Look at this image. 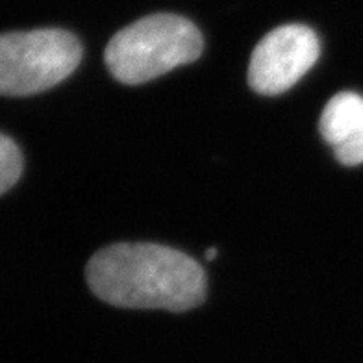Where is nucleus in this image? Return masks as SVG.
Wrapping results in <instances>:
<instances>
[{
	"mask_svg": "<svg viewBox=\"0 0 363 363\" xmlns=\"http://www.w3.org/2000/svg\"><path fill=\"white\" fill-rule=\"evenodd\" d=\"M80 60V41L65 30L0 34V95L43 93L71 77Z\"/></svg>",
	"mask_w": 363,
	"mask_h": 363,
	"instance_id": "nucleus-3",
	"label": "nucleus"
},
{
	"mask_svg": "<svg viewBox=\"0 0 363 363\" xmlns=\"http://www.w3.org/2000/svg\"><path fill=\"white\" fill-rule=\"evenodd\" d=\"M319 132L334 148L335 160L347 167L363 163V96L343 91L328 101L320 113Z\"/></svg>",
	"mask_w": 363,
	"mask_h": 363,
	"instance_id": "nucleus-5",
	"label": "nucleus"
},
{
	"mask_svg": "<svg viewBox=\"0 0 363 363\" xmlns=\"http://www.w3.org/2000/svg\"><path fill=\"white\" fill-rule=\"evenodd\" d=\"M91 291L111 306L187 311L206 298L204 269L187 254L156 243H117L89 259Z\"/></svg>",
	"mask_w": 363,
	"mask_h": 363,
	"instance_id": "nucleus-1",
	"label": "nucleus"
},
{
	"mask_svg": "<svg viewBox=\"0 0 363 363\" xmlns=\"http://www.w3.org/2000/svg\"><path fill=\"white\" fill-rule=\"evenodd\" d=\"M217 250L216 249H208L206 250V259H216Z\"/></svg>",
	"mask_w": 363,
	"mask_h": 363,
	"instance_id": "nucleus-7",
	"label": "nucleus"
},
{
	"mask_svg": "<svg viewBox=\"0 0 363 363\" xmlns=\"http://www.w3.org/2000/svg\"><path fill=\"white\" fill-rule=\"evenodd\" d=\"M23 174V154L13 139L0 134V195L10 191Z\"/></svg>",
	"mask_w": 363,
	"mask_h": 363,
	"instance_id": "nucleus-6",
	"label": "nucleus"
},
{
	"mask_svg": "<svg viewBox=\"0 0 363 363\" xmlns=\"http://www.w3.org/2000/svg\"><path fill=\"white\" fill-rule=\"evenodd\" d=\"M320 56L319 38L310 26L284 24L256 45L249 65V84L259 95L291 89Z\"/></svg>",
	"mask_w": 363,
	"mask_h": 363,
	"instance_id": "nucleus-4",
	"label": "nucleus"
},
{
	"mask_svg": "<svg viewBox=\"0 0 363 363\" xmlns=\"http://www.w3.org/2000/svg\"><path fill=\"white\" fill-rule=\"evenodd\" d=\"M204 41L195 24L174 13L135 21L110 39L104 62L115 80L138 86L201 57Z\"/></svg>",
	"mask_w": 363,
	"mask_h": 363,
	"instance_id": "nucleus-2",
	"label": "nucleus"
}]
</instances>
